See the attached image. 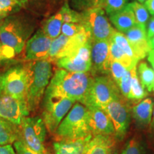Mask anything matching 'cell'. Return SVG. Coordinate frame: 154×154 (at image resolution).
Here are the masks:
<instances>
[{
    "instance_id": "cell-1",
    "label": "cell",
    "mask_w": 154,
    "mask_h": 154,
    "mask_svg": "<svg viewBox=\"0 0 154 154\" xmlns=\"http://www.w3.org/2000/svg\"><path fill=\"white\" fill-rule=\"evenodd\" d=\"M93 79V75L88 72H71L59 69L52 76L48 88L59 95L83 103Z\"/></svg>"
},
{
    "instance_id": "cell-2",
    "label": "cell",
    "mask_w": 154,
    "mask_h": 154,
    "mask_svg": "<svg viewBox=\"0 0 154 154\" xmlns=\"http://www.w3.org/2000/svg\"><path fill=\"white\" fill-rule=\"evenodd\" d=\"M30 33L29 26L16 17L9 16L0 22V41L5 60L22 52Z\"/></svg>"
},
{
    "instance_id": "cell-3",
    "label": "cell",
    "mask_w": 154,
    "mask_h": 154,
    "mask_svg": "<svg viewBox=\"0 0 154 154\" xmlns=\"http://www.w3.org/2000/svg\"><path fill=\"white\" fill-rule=\"evenodd\" d=\"M29 63V81L26 102L30 112L38 109L46 89L52 78V66L49 61L39 60Z\"/></svg>"
},
{
    "instance_id": "cell-4",
    "label": "cell",
    "mask_w": 154,
    "mask_h": 154,
    "mask_svg": "<svg viewBox=\"0 0 154 154\" xmlns=\"http://www.w3.org/2000/svg\"><path fill=\"white\" fill-rule=\"evenodd\" d=\"M55 133L61 139H76L92 135L88 124L87 108L81 103H75Z\"/></svg>"
},
{
    "instance_id": "cell-5",
    "label": "cell",
    "mask_w": 154,
    "mask_h": 154,
    "mask_svg": "<svg viewBox=\"0 0 154 154\" xmlns=\"http://www.w3.org/2000/svg\"><path fill=\"white\" fill-rule=\"evenodd\" d=\"M75 103L76 101L47 88L42 99V119L49 132L55 133Z\"/></svg>"
},
{
    "instance_id": "cell-6",
    "label": "cell",
    "mask_w": 154,
    "mask_h": 154,
    "mask_svg": "<svg viewBox=\"0 0 154 154\" xmlns=\"http://www.w3.org/2000/svg\"><path fill=\"white\" fill-rule=\"evenodd\" d=\"M80 13V23L91 42L111 40L116 30L109 22L103 7H95Z\"/></svg>"
},
{
    "instance_id": "cell-7",
    "label": "cell",
    "mask_w": 154,
    "mask_h": 154,
    "mask_svg": "<svg viewBox=\"0 0 154 154\" xmlns=\"http://www.w3.org/2000/svg\"><path fill=\"white\" fill-rule=\"evenodd\" d=\"M29 75V63L26 66L17 65L7 69L0 75V87L2 94L26 101Z\"/></svg>"
},
{
    "instance_id": "cell-8",
    "label": "cell",
    "mask_w": 154,
    "mask_h": 154,
    "mask_svg": "<svg viewBox=\"0 0 154 154\" xmlns=\"http://www.w3.org/2000/svg\"><path fill=\"white\" fill-rule=\"evenodd\" d=\"M117 84L109 76H97L94 77L84 104L85 106H96L104 109L113 99L120 96Z\"/></svg>"
},
{
    "instance_id": "cell-9",
    "label": "cell",
    "mask_w": 154,
    "mask_h": 154,
    "mask_svg": "<svg viewBox=\"0 0 154 154\" xmlns=\"http://www.w3.org/2000/svg\"><path fill=\"white\" fill-rule=\"evenodd\" d=\"M22 140L28 147L41 154H47L44 142L47 128L41 117L26 116L22 123Z\"/></svg>"
},
{
    "instance_id": "cell-10",
    "label": "cell",
    "mask_w": 154,
    "mask_h": 154,
    "mask_svg": "<svg viewBox=\"0 0 154 154\" xmlns=\"http://www.w3.org/2000/svg\"><path fill=\"white\" fill-rule=\"evenodd\" d=\"M59 69L71 72H89L91 68V41L88 40L66 57L55 61Z\"/></svg>"
},
{
    "instance_id": "cell-11",
    "label": "cell",
    "mask_w": 154,
    "mask_h": 154,
    "mask_svg": "<svg viewBox=\"0 0 154 154\" xmlns=\"http://www.w3.org/2000/svg\"><path fill=\"white\" fill-rule=\"evenodd\" d=\"M104 111L112 121L115 138L124 139L130 123V111L126 102L121 96H119L107 105Z\"/></svg>"
},
{
    "instance_id": "cell-12",
    "label": "cell",
    "mask_w": 154,
    "mask_h": 154,
    "mask_svg": "<svg viewBox=\"0 0 154 154\" xmlns=\"http://www.w3.org/2000/svg\"><path fill=\"white\" fill-rule=\"evenodd\" d=\"M26 102L2 94L0 96V119L19 126L23 119L29 115Z\"/></svg>"
},
{
    "instance_id": "cell-13",
    "label": "cell",
    "mask_w": 154,
    "mask_h": 154,
    "mask_svg": "<svg viewBox=\"0 0 154 154\" xmlns=\"http://www.w3.org/2000/svg\"><path fill=\"white\" fill-rule=\"evenodd\" d=\"M88 40H90L89 37L86 32L79 34L72 37L61 34L52 40L47 60L50 62H55L57 59L66 57Z\"/></svg>"
},
{
    "instance_id": "cell-14",
    "label": "cell",
    "mask_w": 154,
    "mask_h": 154,
    "mask_svg": "<svg viewBox=\"0 0 154 154\" xmlns=\"http://www.w3.org/2000/svg\"><path fill=\"white\" fill-rule=\"evenodd\" d=\"M110 41L103 40L91 42V74H108L110 73Z\"/></svg>"
},
{
    "instance_id": "cell-15",
    "label": "cell",
    "mask_w": 154,
    "mask_h": 154,
    "mask_svg": "<svg viewBox=\"0 0 154 154\" xmlns=\"http://www.w3.org/2000/svg\"><path fill=\"white\" fill-rule=\"evenodd\" d=\"M52 39L43 30H38L25 46V59L28 61L47 60Z\"/></svg>"
},
{
    "instance_id": "cell-16",
    "label": "cell",
    "mask_w": 154,
    "mask_h": 154,
    "mask_svg": "<svg viewBox=\"0 0 154 154\" xmlns=\"http://www.w3.org/2000/svg\"><path fill=\"white\" fill-rule=\"evenodd\" d=\"M88 110V124L91 134L114 136L112 121L103 109L96 106H86Z\"/></svg>"
},
{
    "instance_id": "cell-17",
    "label": "cell",
    "mask_w": 154,
    "mask_h": 154,
    "mask_svg": "<svg viewBox=\"0 0 154 154\" xmlns=\"http://www.w3.org/2000/svg\"><path fill=\"white\" fill-rule=\"evenodd\" d=\"M125 36L139 60L145 58L151 51L146 26L144 25L137 23L131 29L125 32Z\"/></svg>"
},
{
    "instance_id": "cell-18",
    "label": "cell",
    "mask_w": 154,
    "mask_h": 154,
    "mask_svg": "<svg viewBox=\"0 0 154 154\" xmlns=\"http://www.w3.org/2000/svg\"><path fill=\"white\" fill-rule=\"evenodd\" d=\"M93 136L76 139H61L53 143L54 154H86Z\"/></svg>"
},
{
    "instance_id": "cell-19",
    "label": "cell",
    "mask_w": 154,
    "mask_h": 154,
    "mask_svg": "<svg viewBox=\"0 0 154 154\" xmlns=\"http://www.w3.org/2000/svg\"><path fill=\"white\" fill-rule=\"evenodd\" d=\"M109 19L115 27L122 33L126 32L137 24L134 12L128 5L122 10L110 15Z\"/></svg>"
},
{
    "instance_id": "cell-20",
    "label": "cell",
    "mask_w": 154,
    "mask_h": 154,
    "mask_svg": "<svg viewBox=\"0 0 154 154\" xmlns=\"http://www.w3.org/2000/svg\"><path fill=\"white\" fill-rule=\"evenodd\" d=\"M114 139L113 136H94L86 154H114Z\"/></svg>"
},
{
    "instance_id": "cell-21",
    "label": "cell",
    "mask_w": 154,
    "mask_h": 154,
    "mask_svg": "<svg viewBox=\"0 0 154 154\" xmlns=\"http://www.w3.org/2000/svg\"><path fill=\"white\" fill-rule=\"evenodd\" d=\"M153 102L151 99L147 98L133 108V117L138 126H146L151 122L153 115Z\"/></svg>"
},
{
    "instance_id": "cell-22",
    "label": "cell",
    "mask_w": 154,
    "mask_h": 154,
    "mask_svg": "<svg viewBox=\"0 0 154 154\" xmlns=\"http://www.w3.org/2000/svg\"><path fill=\"white\" fill-rule=\"evenodd\" d=\"M63 24V14L60 9L44 22L42 29L51 39H54L61 34V27Z\"/></svg>"
},
{
    "instance_id": "cell-23",
    "label": "cell",
    "mask_w": 154,
    "mask_h": 154,
    "mask_svg": "<svg viewBox=\"0 0 154 154\" xmlns=\"http://www.w3.org/2000/svg\"><path fill=\"white\" fill-rule=\"evenodd\" d=\"M18 137L16 125L0 119V146L14 143Z\"/></svg>"
},
{
    "instance_id": "cell-24",
    "label": "cell",
    "mask_w": 154,
    "mask_h": 154,
    "mask_svg": "<svg viewBox=\"0 0 154 154\" xmlns=\"http://www.w3.org/2000/svg\"><path fill=\"white\" fill-rule=\"evenodd\" d=\"M110 57L111 61H116L126 68L128 70L136 67L138 61L130 58L126 53L118 47L116 44L113 41L110 42Z\"/></svg>"
},
{
    "instance_id": "cell-25",
    "label": "cell",
    "mask_w": 154,
    "mask_h": 154,
    "mask_svg": "<svg viewBox=\"0 0 154 154\" xmlns=\"http://www.w3.org/2000/svg\"><path fill=\"white\" fill-rule=\"evenodd\" d=\"M138 77L141 85L149 91L153 90L154 70L146 62H140L138 66Z\"/></svg>"
},
{
    "instance_id": "cell-26",
    "label": "cell",
    "mask_w": 154,
    "mask_h": 154,
    "mask_svg": "<svg viewBox=\"0 0 154 154\" xmlns=\"http://www.w3.org/2000/svg\"><path fill=\"white\" fill-rule=\"evenodd\" d=\"M131 91L128 96V99L131 100H141L146 96V91L145 88L140 84L138 79L136 67L131 70Z\"/></svg>"
},
{
    "instance_id": "cell-27",
    "label": "cell",
    "mask_w": 154,
    "mask_h": 154,
    "mask_svg": "<svg viewBox=\"0 0 154 154\" xmlns=\"http://www.w3.org/2000/svg\"><path fill=\"white\" fill-rule=\"evenodd\" d=\"M111 41H113L114 43L116 44L117 45H118V47H120L121 49H122L128 57L131 58L132 59L138 61V62L140 61L139 59H138L134 50L133 49L132 47L130 45L126 36H125L122 32H118V31L116 30L112 38H111Z\"/></svg>"
},
{
    "instance_id": "cell-28",
    "label": "cell",
    "mask_w": 154,
    "mask_h": 154,
    "mask_svg": "<svg viewBox=\"0 0 154 154\" xmlns=\"http://www.w3.org/2000/svg\"><path fill=\"white\" fill-rule=\"evenodd\" d=\"M69 6L78 12L104 6V0H69Z\"/></svg>"
},
{
    "instance_id": "cell-29",
    "label": "cell",
    "mask_w": 154,
    "mask_h": 154,
    "mask_svg": "<svg viewBox=\"0 0 154 154\" xmlns=\"http://www.w3.org/2000/svg\"><path fill=\"white\" fill-rule=\"evenodd\" d=\"M134 12L136 22L146 26L149 19V14L146 7L137 2H134L128 5Z\"/></svg>"
},
{
    "instance_id": "cell-30",
    "label": "cell",
    "mask_w": 154,
    "mask_h": 154,
    "mask_svg": "<svg viewBox=\"0 0 154 154\" xmlns=\"http://www.w3.org/2000/svg\"><path fill=\"white\" fill-rule=\"evenodd\" d=\"M121 154H146V152L141 140L134 138L128 140Z\"/></svg>"
},
{
    "instance_id": "cell-31",
    "label": "cell",
    "mask_w": 154,
    "mask_h": 154,
    "mask_svg": "<svg viewBox=\"0 0 154 154\" xmlns=\"http://www.w3.org/2000/svg\"><path fill=\"white\" fill-rule=\"evenodd\" d=\"M83 32H86V31L81 23L64 22L61 27V34L69 37H72Z\"/></svg>"
},
{
    "instance_id": "cell-32",
    "label": "cell",
    "mask_w": 154,
    "mask_h": 154,
    "mask_svg": "<svg viewBox=\"0 0 154 154\" xmlns=\"http://www.w3.org/2000/svg\"><path fill=\"white\" fill-rule=\"evenodd\" d=\"M63 14V20L64 22H81V13L75 11L69 6L68 3H65L61 8Z\"/></svg>"
},
{
    "instance_id": "cell-33",
    "label": "cell",
    "mask_w": 154,
    "mask_h": 154,
    "mask_svg": "<svg viewBox=\"0 0 154 154\" xmlns=\"http://www.w3.org/2000/svg\"><path fill=\"white\" fill-rule=\"evenodd\" d=\"M126 0H104V6L103 8L107 15L114 14L122 10L126 7Z\"/></svg>"
},
{
    "instance_id": "cell-34",
    "label": "cell",
    "mask_w": 154,
    "mask_h": 154,
    "mask_svg": "<svg viewBox=\"0 0 154 154\" xmlns=\"http://www.w3.org/2000/svg\"><path fill=\"white\" fill-rule=\"evenodd\" d=\"M128 70L126 68L123 66L121 63H120L116 61H112L111 63V67H110V73L111 76L113 77V79L116 82V84H117V86L119 85V82L122 78V76H124L125 72Z\"/></svg>"
},
{
    "instance_id": "cell-35",
    "label": "cell",
    "mask_w": 154,
    "mask_h": 154,
    "mask_svg": "<svg viewBox=\"0 0 154 154\" xmlns=\"http://www.w3.org/2000/svg\"><path fill=\"white\" fill-rule=\"evenodd\" d=\"M131 70H127L121 78L118 86L120 88L122 95L128 99L131 91Z\"/></svg>"
},
{
    "instance_id": "cell-36",
    "label": "cell",
    "mask_w": 154,
    "mask_h": 154,
    "mask_svg": "<svg viewBox=\"0 0 154 154\" xmlns=\"http://www.w3.org/2000/svg\"><path fill=\"white\" fill-rule=\"evenodd\" d=\"M22 7V6L16 0H0V10L9 15L18 11Z\"/></svg>"
},
{
    "instance_id": "cell-37",
    "label": "cell",
    "mask_w": 154,
    "mask_h": 154,
    "mask_svg": "<svg viewBox=\"0 0 154 154\" xmlns=\"http://www.w3.org/2000/svg\"><path fill=\"white\" fill-rule=\"evenodd\" d=\"M14 147L17 154H41L31 149L22 140H17L14 143Z\"/></svg>"
},
{
    "instance_id": "cell-38",
    "label": "cell",
    "mask_w": 154,
    "mask_h": 154,
    "mask_svg": "<svg viewBox=\"0 0 154 154\" xmlns=\"http://www.w3.org/2000/svg\"><path fill=\"white\" fill-rule=\"evenodd\" d=\"M0 154H16L14 148L11 144L0 146Z\"/></svg>"
},
{
    "instance_id": "cell-39",
    "label": "cell",
    "mask_w": 154,
    "mask_h": 154,
    "mask_svg": "<svg viewBox=\"0 0 154 154\" xmlns=\"http://www.w3.org/2000/svg\"><path fill=\"white\" fill-rule=\"evenodd\" d=\"M154 36V16L150 19L149 24H148V31L147 36L148 39Z\"/></svg>"
},
{
    "instance_id": "cell-40",
    "label": "cell",
    "mask_w": 154,
    "mask_h": 154,
    "mask_svg": "<svg viewBox=\"0 0 154 154\" xmlns=\"http://www.w3.org/2000/svg\"><path fill=\"white\" fill-rule=\"evenodd\" d=\"M145 7L151 14L154 16V0H146L145 2Z\"/></svg>"
},
{
    "instance_id": "cell-41",
    "label": "cell",
    "mask_w": 154,
    "mask_h": 154,
    "mask_svg": "<svg viewBox=\"0 0 154 154\" xmlns=\"http://www.w3.org/2000/svg\"><path fill=\"white\" fill-rule=\"evenodd\" d=\"M3 61H6L5 58V55H4V51H3V48H2V45L1 41H0V62Z\"/></svg>"
},
{
    "instance_id": "cell-42",
    "label": "cell",
    "mask_w": 154,
    "mask_h": 154,
    "mask_svg": "<svg viewBox=\"0 0 154 154\" xmlns=\"http://www.w3.org/2000/svg\"><path fill=\"white\" fill-rule=\"evenodd\" d=\"M9 16V14H7V12L0 10V22H1V21H2L3 19H5V18H7V17Z\"/></svg>"
},
{
    "instance_id": "cell-43",
    "label": "cell",
    "mask_w": 154,
    "mask_h": 154,
    "mask_svg": "<svg viewBox=\"0 0 154 154\" xmlns=\"http://www.w3.org/2000/svg\"><path fill=\"white\" fill-rule=\"evenodd\" d=\"M148 54H149V57H148V60H149V61H154V49H151Z\"/></svg>"
},
{
    "instance_id": "cell-44",
    "label": "cell",
    "mask_w": 154,
    "mask_h": 154,
    "mask_svg": "<svg viewBox=\"0 0 154 154\" xmlns=\"http://www.w3.org/2000/svg\"><path fill=\"white\" fill-rule=\"evenodd\" d=\"M149 45L150 49H154V36L149 39Z\"/></svg>"
},
{
    "instance_id": "cell-45",
    "label": "cell",
    "mask_w": 154,
    "mask_h": 154,
    "mask_svg": "<svg viewBox=\"0 0 154 154\" xmlns=\"http://www.w3.org/2000/svg\"><path fill=\"white\" fill-rule=\"evenodd\" d=\"M16 1L18 2L23 7V6L25 5L26 3H27L28 0H16Z\"/></svg>"
},
{
    "instance_id": "cell-46",
    "label": "cell",
    "mask_w": 154,
    "mask_h": 154,
    "mask_svg": "<svg viewBox=\"0 0 154 154\" xmlns=\"http://www.w3.org/2000/svg\"><path fill=\"white\" fill-rule=\"evenodd\" d=\"M151 127H152V128L154 130V111L153 112V119H151Z\"/></svg>"
},
{
    "instance_id": "cell-47",
    "label": "cell",
    "mask_w": 154,
    "mask_h": 154,
    "mask_svg": "<svg viewBox=\"0 0 154 154\" xmlns=\"http://www.w3.org/2000/svg\"><path fill=\"white\" fill-rule=\"evenodd\" d=\"M149 62L151 63V66H153V69H154V61H149Z\"/></svg>"
},
{
    "instance_id": "cell-48",
    "label": "cell",
    "mask_w": 154,
    "mask_h": 154,
    "mask_svg": "<svg viewBox=\"0 0 154 154\" xmlns=\"http://www.w3.org/2000/svg\"><path fill=\"white\" fill-rule=\"evenodd\" d=\"M138 2H140V3H143V2H146V0H138Z\"/></svg>"
},
{
    "instance_id": "cell-49",
    "label": "cell",
    "mask_w": 154,
    "mask_h": 154,
    "mask_svg": "<svg viewBox=\"0 0 154 154\" xmlns=\"http://www.w3.org/2000/svg\"><path fill=\"white\" fill-rule=\"evenodd\" d=\"M2 94V89H1V87H0V96H1V94Z\"/></svg>"
},
{
    "instance_id": "cell-50",
    "label": "cell",
    "mask_w": 154,
    "mask_h": 154,
    "mask_svg": "<svg viewBox=\"0 0 154 154\" xmlns=\"http://www.w3.org/2000/svg\"><path fill=\"white\" fill-rule=\"evenodd\" d=\"M153 90L154 91V80H153Z\"/></svg>"
}]
</instances>
